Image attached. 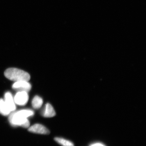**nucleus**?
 Segmentation results:
<instances>
[{
    "label": "nucleus",
    "mask_w": 146,
    "mask_h": 146,
    "mask_svg": "<svg viewBox=\"0 0 146 146\" xmlns=\"http://www.w3.org/2000/svg\"><path fill=\"white\" fill-rule=\"evenodd\" d=\"M33 111L30 110H22L13 112L10 114L9 121L13 126H21L28 128L30 123L27 118L34 115Z\"/></svg>",
    "instance_id": "obj_1"
},
{
    "label": "nucleus",
    "mask_w": 146,
    "mask_h": 146,
    "mask_svg": "<svg viewBox=\"0 0 146 146\" xmlns=\"http://www.w3.org/2000/svg\"><path fill=\"white\" fill-rule=\"evenodd\" d=\"M6 77L11 80L15 82L29 81L30 76L26 72L16 68H8L4 73Z\"/></svg>",
    "instance_id": "obj_2"
},
{
    "label": "nucleus",
    "mask_w": 146,
    "mask_h": 146,
    "mask_svg": "<svg viewBox=\"0 0 146 146\" xmlns=\"http://www.w3.org/2000/svg\"><path fill=\"white\" fill-rule=\"evenodd\" d=\"M14 102L20 106H24L27 104L29 100L27 92L26 91H19L14 96Z\"/></svg>",
    "instance_id": "obj_3"
},
{
    "label": "nucleus",
    "mask_w": 146,
    "mask_h": 146,
    "mask_svg": "<svg viewBox=\"0 0 146 146\" xmlns=\"http://www.w3.org/2000/svg\"><path fill=\"white\" fill-rule=\"evenodd\" d=\"M12 88L19 91H26L28 92L31 89V86L28 81H18L16 82L13 84Z\"/></svg>",
    "instance_id": "obj_4"
},
{
    "label": "nucleus",
    "mask_w": 146,
    "mask_h": 146,
    "mask_svg": "<svg viewBox=\"0 0 146 146\" xmlns=\"http://www.w3.org/2000/svg\"><path fill=\"white\" fill-rule=\"evenodd\" d=\"M29 131L32 133L41 134H49L50 131L44 126L40 124H35L29 128Z\"/></svg>",
    "instance_id": "obj_5"
},
{
    "label": "nucleus",
    "mask_w": 146,
    "mask_h": 146,
    "mask_svg": "<svg viewBox=\"0 0 146 146\" xmlns=\"http://www.w3.org/2000/svg\"><path fill=\"white\" fill-rule=\"evenodd\" d=\"M4 101L11 112L15 111L16 109V105L11 93L9 92L6 93L5 95Z\"/></svg>",
    "instance_id": "obj_6"
},
{
    "label": "nucleus",
    "mask_w": 146,
    "mask_h": 146,
    "mask_svg": "<svg viewBox=\"0 0 146 146\" xmlns=\"http://www.w3.org/2000/svg\"><path fill=\"white\" fill-rule=\"evenodd\" d=\"M56 115V112L53 107L49 103H47L45 106L44 110L42 113V115L45 117H52Z\"/></svg>",
    "instance_id": "obj_7"
},
{
    "label": "nucleus",
    "mask_w": 146,
    "mask_h": 146,
    "mask_svg": "<svg viewBox=\"0 0 146 146\" xmlns=\"http://www.w3.org/2000/svg\"><path fill=\"white\" fill-rule=\"evenodd\" d=\"M11 111L7 106L5 102L2 99H0V114L4 116H7L10 114Z\"/></svg>",
    "instance_id": "obj_8"
},
{
    "label": "nucleus",
    "mask_w": 146,
    "mask_h": 146,
    "mask_svg": "<svg viewBox=\"0 0 146 146\" xmlns=\"http://www.w3.org/2000/svg\"><path fill=\"white\" fill-rule=\"evenodd\" d=\"M43 100L41 97L36 96L34 97L32 101V105L35 109H39L42 106Z\"/></svg>",
    "instance_id": "obj_9"
},
{
    "label": "nucleus",
    "mask_w": 146,
    "mask_h": 146,
    "mask_svg": "<svg viewBox=\"0 0 146 146\" xmlns=\"http://www.w3.org/2000/svg\"><path fill=\"white\" fill-rule=\"evenodd\" d=\"M55 141L62 146H74L72 142L62 138H55Z\"/></svg>",
    "instance_id": "obj_10"
},
{
    "label": "nucleus",
    "mask_w": 146,
    "mask_h": 146,
    "mask_svg": "<svg viewBox=\"0 0 146 146\" xmlns=\"http://www.w3.org/2000/svg\"><path fill=\"white\" fill-rule=\"evenodd\" d=\"M90 146H105L104 145L100 143H96L93 144V145H91Z\"/></svg>",
    "instance_id": "obj_11"
}]
</instances>
